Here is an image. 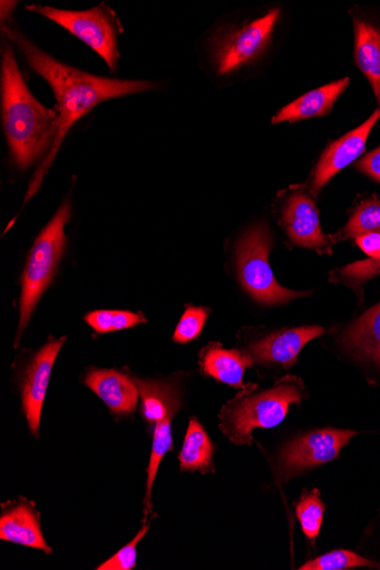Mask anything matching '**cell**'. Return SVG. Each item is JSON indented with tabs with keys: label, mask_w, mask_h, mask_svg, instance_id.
<instances>
[{
	"label": "cell",
	"mask_w": 380,
	"mask_h": 570,
	"mask_svg": "<svg viewBox=\"0 0 380 570\" xmlns=\"http://www.w3.org/2000/svg\"><path fill=\"white\" fill-rule=\"evenodd\" d=\"M3 33L16 46L25 61L51 88L58 101L60 130L39 173L31 183L29 199L40 187L46 171L62 146L70 129L105 100L153 90L152 81L124 80L94 76L57 60L31 41L18 27L4 23Z\"/></svg>",
	"instance_id": "1"
},
{
	"label": "cell",
	"mask_w": 380,
	"mask_h": 570,
	"mask_svg": "<svg viewBox=\"0 0 380 570\" xmlns=\"http://www.w3.org/2000/svg\"><path fill=\"white\" fill-rule=\"evenodd\" d=\"M2 121L12 159L29 169L51 150L60 130V115L42 106L28 88L18 66L14 46L4 39L0 68Z\"/></svg>",
	"instance_id": "2"
},
{
	"label": "cell",
	"mask_w": 380,
	"mask_h": 570,
	"mask_svg": "<svg viewBox=\"0 0 380 570\" xmlns=\"http://www.w3.org/2000/svg\"><path fill=\"white\" fill-rule=\"evenodd\" d=\"M71 203L67 199L42 229L30 250L22 275L20 324L16 346L19 345L39 299L57 274L67 246L65 229L71 219Z\"/></svg>",
	"instance_id": "3"
},
{
	"label": "cell",
	"mask_w": 380,
	"mask_h": 570,
	"mask_svg": "<svg viewBox=\"0 0 380 570\" xmlns=\"http://www.w3.org/2000/svg\"><path fill=\"white\" fill-rule=\"evenodd\" d=\"M296 379H284L274 389L230 402L221 414L222 430L235 444H250L255 429H273L286 417L292 403L302 399Z\"/></svg>",
	"instance_id": "4"
},
{
	"label": "cell",
	"mask_w": 380,
	"mask_h": 570,
	"mask_svg": "<svg viewBox=\"0 0 380 570\" xmlns=\"http://www.w3.org/2000/svg\"><path fill=\"white\" fill-rule=\"evenodd\" d=\"M27 10L68 30L92 49L113 72L118 71L123 28L110 7L103 3L87 11H66L32 4Z\"/></svg>",
	"instance_id": "5"
},
{
	"label": "cell",
	"mask_w": 380,
	"mask_h": 570,
	"mask_svg": "<svg viewBox=\"0 0 380 570\" xmlns=\"http://www.w3.org/2000/svg\"><path fill=\"white\" fill-rule=\"evenodd\" d=\"M273 238L266 227L259 225L246 230L236 245V262L243 287L256 301L267 304H283L306 295L282 287L269 265V253Z\"/></svg>",
	"instance_id": "6"
},
{
	"label": "cell",
	"mask_w": 380,
	"mask_h": 570,
	"mask_svg": "<svg viewBox=\"0 0 380 570\" xmlns=\"http://www.w3.org/2000/svg\"><path fill=\"white\" fill-rule=\"evenodd\" d=\"M280 16V10H273L215 37L211 45V57L216 73L232 75L259 59L273 39Z\"/></svg>",
	"instance_id": "7"
},
{
	"label": "cell",
	"mask_w": 380,
	"mask_h": 570,
	"mask_svg": "<svg viewBox=\"0 0 380 570\" xmlns=\"http://www.w3.org/2000/svg\"><path fill=\"white\" fill-rule=\"evenodd\" d=\"M355 435L358 432L328 429L305 434L289 443L280 458L284 480L333 461Z\"/></svg>",
	"instance_id": "8"
},
{
	"label": "cell",
	"mask_w": 380,
	"mask_h": 570,
	"mask_svg": "<svg viewBox=\"0 0 380 570\" xmlns=\"http://www.w3.org/2000/svg\"><path fill=\"white\" fill-rule=\"evenodd\" d=\"M66 340L50 338L33 356L23 376L22 405L31 434L36 438L50 374Z\"/></svg>",
	"instance_id": "9"
},
{
	"label": "cell",
	"mask_w": 380,
	"mask_h": 570,
	"mask_svg": "<svg viewBox=\"0 0 380 570\" xmlns=\"http://www.w3.org/2000/svg\"><path fill=\"white\" fill-rule=\"evenodd\" d=\"M379 119L380 108L359 128L334 141L323 151L313 176L312 191L314 194L335 175L361 157L366 148L367 139Z\"/></svg>",
	"instance_id": "10"
},
{
	"label": "cell",
	"mask_w": 380,
	"mask_h": 570,
	"mask_svg": "<svg viewBox=\"0 0 380 570\" xmlns=\"http://www.w3.org/2000/svg\"><path fill=\"white\" fill-rule=\"evenodd\" d=\"M0 539L51 553L42 535L35 504L23 499L2 504Z\"/></svg>",
	"instance_id": "11"
},
{
	"label": "cell",
	"mask_w": 380,
	"mask_h": 570,
	"mask_svg": "<svg viewBox=\"0 0 380 570\" xmlns=\"http://www.w3.org/2000/svg\"><path fill=\"white\" fill-rule=\"evenodd\" d=\"M283 224L296 245L315 250L328 248L329 240L321 232L316 207L308 195L295 193L288 199Z\"/></svg>",
	"instance_id": "12"
},
{
	"label": "cell",
	"mask_w": 380,
	"mask_h": 570,
	"mask_svg": "<svg viewBox=\"0 0 380 570\" xmlns=\"http://www.w3.org/2000/svg\"><path fill=\"white\" fill-rule=\"evenodd\" d=\"M323 332V328L312 326L269 335L252 344L250 353L255 361L279 364L289 368L296 361L301 350Z\"/></svg>",
	"instance_id": "13"
},
{
	"label": "cell",
	"mask_w": 380,
	"mask_h": 570,
	"mask_svg": "<svg viewBox=\"0 0 380 570\" xmlns=\"http://www.w3.org/2000/svg\"><path fill=\"white\" fill-rule=\"evenodd\" d=\"M86 385L116 414H129L135 411L139 390L127 375L114 370H91Z\"/></svg>",
	"instance_id": "14"
},
{
	"label": "cell",
	"mask_w": 380,
	"mask_h": 570,
	"mask_svg": "<svg viewBox=\"0 0 380 570\" xmlns=\"http://www.w3.org/2000/svg\"><path fill=\"white\" fill-rule=\"evenodd\" d=\"M349 85L350 79L344 78L301 96L282 109L273 119V124H294L310 118L328 116Z\"/></svg>",
	"instance_id": "15"
},
{
	"label": "cell",
	"mask_w": 380,
	"mask_h": 570,
	"mask_svg": "<svg viewBox=\"0 0 380 570\" xmlns=\"http://www.w3.org/2000/svg\"><path fill=\"white\" fill-rule=\"evenodd\" d=\"M254 364L251 354L236 350H225L220 344H212L202 352L203 372L216 381L235 389H244V374Z\"/></svg>",
	"instance_id": "16"
},
{
	"label": "cell",
	"mask_w": 380,
	"mask_h": 570,
	"mask_svg": "<svg viewBox=\"0 0 380 570\" xmlns=\"http://www.w3.org/2000/svg\"><path fill=\"white\" fill-rule=\"evenodd\" d=\"M341 343L348 352L380 367V303L343 334Z\"/></svg>",
	"instance_id": "17"
},
{
	"label": "cell",
	"mask_w": 380,
	"mask_h": 570,
	"mask_svg": "<svg viewBox=\"0 0 380 570\" xmlns=\"http://www.w3.org/2000/svg\"><path fill=\"white\" fill-rule=\"evenodd\" d=\"M355 62L369 80L380 107V31L355 20Z\"/></svg>",
	"instance_id": "18"
},
{
	"label": "cell",
	"mask_w": 380,
	"mask_h": 570,
	"mask_svg": "<svg viewBox=\"0 0 380 570\" xmlns=\"http://www.w3.org/2000/svg\"><path fill=\"white\" fill-rule=\"evenodd\" d=\"M213 453V443L199 422L193 419L189 422L183 450L179 454L182 471L201 472L202 474L212 472Z\"/></svg>",
	"instance_id": "19"
},
{
	"label": "cell",
	"mask_w": 380,
	"mask_h": 570,
	"mask_svg": "<svg viewBox=\"0 0 380 570\" xmlns=\"http://www.w3.org/2000/svg\"><path fill=\"white\" fill-rule=\"evenodd\" d=\"M134 381L143 400V417L147 423L156 424L167 417L170 412L179 410V401L169 385L138 379Z\"/></svg>",
	"instance_id": "20"
},
{
	"label": "cell",
	"mask_w": 380,
	"mask_h": 570,
	"mask_svg": "<svg viewBox=\"0 0 380 570\" xmlns=\"http://www.w3.org/2000/svg\"><path fill=\"white\" fill-rule=\"evenodd\" d=\"M85 320L98 334L125 331L146 323V318L142 314L114 309L94 311Z\"/></svg>",
	"instance_id": "21"
},
{
	"label": "cell",
	"mask_w": 380,
	"mask_h": 570,
	"mask_svg": "<svg viewBox=\"0 0 380 570\" xmlns=\"http://www.w3.org/2000/svg\"><path fill=\"white\" fill-rule=\"evenodd\" d=\"M325 505L320 500L319 491H304L300 501L296 503V515L301 523L305 537L314 542L319 537L323 521Z\"/></svg>",
	"instance_id": "22"
},
{
	"label": "cell",
	"mask_w": 380,
	"mask_h": 570,
	"mask_svg": "<svg viewBox=\"0 0 380 570\" xmlns=\"http://www.w3.org/2000/svg\"><path fill=\"white\" fill-rule=\"evenodd\" d=\"M360 567L379 568L380 564L352 551L337 550L303 564L301 570H344Z\"/></svg>",
	"instance_id": "23"
},
{
	"label": "cell",
	"mask_w": 380,
	"mask_h": 570,
	"mask_svg": "<svg viewBox=\"0 0 380 570\" xmlns=\"http://www.w3.org/2000/svg\"><path fill=\"white\" fill-rule=\"evenodd\" d=\"M369 233H380V202L376 198L363 202L344 229L349 238Z\"/></svg>",
	"instance_id": "24"
},
{
	"label": "cell",
	"mask_w": 380,
	"mask_h": 570,
	"mask_svg": "<svg viewBox=\"0 0 380 570\" xmlns=\"http://www.w3.org/2000/svg\"><path fill=\"white\" fill-rule=\"evenodd\" d=\"M208 309L205 307L188 306L174 335V341L186 344L196 340L206 323Z\"/></svg>",
	"instance_id": "25"
},
{
	"label": "cell",
	"mask_w": 380,
	"mask_h": 570,
	"mask_svg": "<svg viewBox=\"0 0 380 570\" xmlns=\"http://www.w3.org/2000/svg\"><path fill=\"white\" fill-rule=\"evenodd\" d=\"M149 529L148 524H145L138 534L124 547L113 558L108 559L104 563L97 567L98 570H130L136 566L137 547L138 543L145 538Z\"/></svg>",
	"instance_id": "26"
},
{
	"label": "cell",
	"mask_w": 380,
	"mask_h": 570,
	"mask_svg": "<svg viewBox=\"0 0 380 570\" xmlns=\"http://www.w3.org/2000/svg\"><path fill=\"white\" fill-rule=\"evenodd\" d=\"M380 274V258L373 261L358 262L339 271V279L345 281L350 285L359 286Z\"/></svg>",
	"instance_id": "27"
},
{
	"label": "cell",
	"mask_w": 380,
	"mask_h": 570,
	"mask_svg": "<svg viewBox=\"0 0 380 570\" xmlns=\"http://www.w3.org/2000/svg\"><path fill=\"white\" fill-rule=\"evenodd\" d=\"M357 167L361 173L380 183V147L369 153Z\"/></svg>",
	"instance_id": "28"
},
{
	"label": "cell",
	"mask_w": 380,
	"mask_h": 570,
	"mask_svg": "<svg viewBox=\"0 0 380 570\" xmlns=\"http://www.w3.org/2000/svg\"><path fill=\"white\" fill-rule=\"evenodd\" d=\"M359 247L373 261L380 258V233H369L355 238Z\"/></svg>",
	"instance_id": "29"
}]
</instances>
